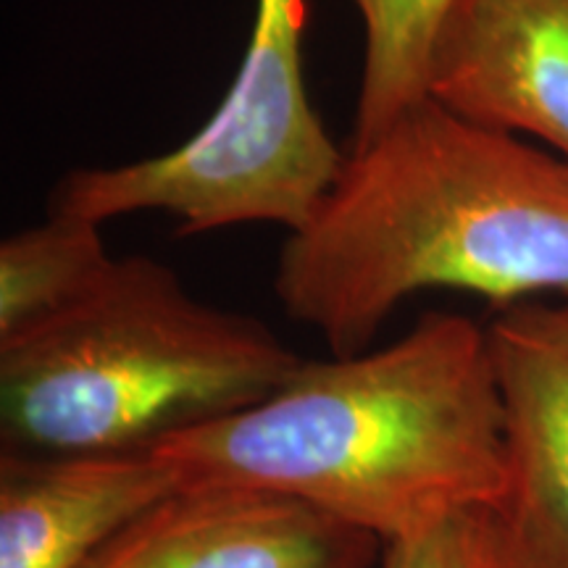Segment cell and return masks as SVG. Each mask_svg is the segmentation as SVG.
I'll return each mask as SVG.
<instances>
[{"mask_svg":"<svg viewBox=\"0 0 568 568\" xmlns=\"http://www.w3.org/2000/svg\"><path fill=\"white\" fill-rule=\"evenodd\" d=\"M364 27L351 148L376 138L426 98L432 48L456 0H351Z\"/></svg>","mask_w":568,"mask_h":568,"instance_id":"10","label":"cell"},{"mask_svg":"<svg viewBox=\"0 0 568 568\" xmlns=\"http://www.w3.org/2000/svg\"><path fill=\"white\" fill-rule=\"evenodd\" d=\"M506 418L495 568H568V303L508 305L487 326Z\"/></svg>","mask_w":568,"mask_h":568,"instance_id":"5","label":"cell"},{"mask_svg":"<svg viewBox=\"0 0 568 568\" xmlns=\"http://www.w3.org/2000/svg\"><path fill=\"white\" fill-rule=\"evenodd\" d=\"M301 361L258 318L197 301L172 266L113 258L74 305L0 343L6 450H153L261 403Z\"/></svg>","mask_w":568,"mask_h":568,"instance_id":"3","label":"cell"},{"mask_svg":"<svg viewBox=\"0 0 568 568\" xmlns=\"http://www.w3.org/2000/svg\"><path fill=\"white\" fill-rule=\"evenodd\" d=\"M113 255L101 224L51 211L0 243V343L59 316L103 280Z\"/></svg>","mask_w":568,"mask_h":568,"instance_id":"9","label":"cell"},{"mask_svg":"<svg viewBox=\"0 0 568 568\" xmlns=\"http://www.w3.org/2000/svg\"><path fill=\"white\" fill-rule=\"evenodd\" d=\"M379 539L287 497L180 487L82 568H374Z\"/></svg>","mask_w":568,"mask_h":568,"instance_id":"6","label":"cell"},{"mask_svg":"<svg viewBox=\"0 0 568 568\" xmlns=\"http://www.w3.org/2000/svg\"><path fill=\"white\" fill-rule=\"evenodd\" d=\"M308 0H255L247 48L211 119L172 151L71 169L51 211L90 222L159 211L182 234L308 222L345 161L305 84Z\"/></svg>","mask_w":568,"mask_h":568,"instance_id":"4","label":"cell"},{"mask_svg":"<svg viewBox=\"0 0 568 568\" xmlns=\"http://www.w3.org/2000/svg\"><path fill=\"white\" fill-rule=\"evenodd\" d=\"M182 487H240L379 539L506 493V418L487 329L424 314L395 343L301 361L280 389L153 447Z\"/></svg>","mask_w":568,"mask_h":568,"instance_id":"2","label":"cell"},{"mask_svg":"<svg viewBox=\"0 0 568 568\" xmlns=\"http://www.w3.org/2000/svg\"><path fill=\"white\" fill-rule=\"evenodd\" d=\"M182 481L153 450L17 453L0 464V568H82Z\"/></svg>","mask_w":568,"mask_h":568,"instance_id":"8","label":"cell"},{"mask_svg":"<svg viewBox=\"0 0 568 568\" xmlns=\"http://www.w3.org/2000/svg\"><path fill=\"white\" fill-rule=\"evenodd\" d=\"M382 568H495L489 510H458L416 535L387 542Z\"/></svg>","mask_w":568,"mask_h":568,"instance_id":"11","label":"cell"},{"mask_svg":"<svg viewBox=\"0 0 568 568\" xmlns=\"http://www.w3.org/2000/svg\"><path fill=\"white\" fill-rule=\"evenodd\" d=\"M426 95L568 161V0H456Z\"/></svg>","mask_w":568,"mask_h":568,"instance_id":"7","label":"cell"},{"mask_svg":"<svg viewBox=\"0 0 568 568\" xmlns=\"http://www.w3.org/2000/svg\"><path fill=\"white\" fill-rule=\"evenodd\" d=\"M500 308L568 303V161L432 95L347 148L308 222L287 232L274 293L329 355L368 351L422 290Z\"/></svg>","mask_w":568,"mask_h":568,"instance_id":"1","label":"cell"}]
</instances>
